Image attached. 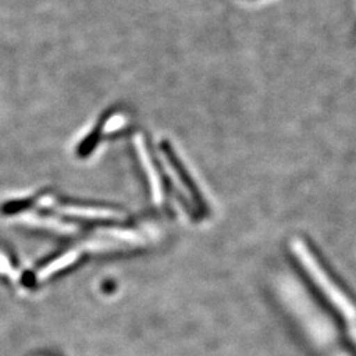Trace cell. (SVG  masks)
Wrapping results in <instances>:
<instances>
[{
  "label": "cell",
  "mask_w": 356,
  "mask_h": 356,
  "mask_svg": "<svg viewBox=\"0 0 356 356\" xmlns=\"http://www.w3.org/2000/svg\"><path fill=\"white\" fill-rule=\"evenodd\" d=\"M281 294L291 306L297 319H300L306 334L316 344L322 356H351L344 347L342 338L327 314L314 302L304 286L292 277L281 281Z\"/></svg>",
  "instance_id": "6da1fadb"
},
{
  "label": "cell",
  "mask_w": 356,
  "mask_h": 356,
  "mask_svg": "<svg viewBox=\"0 0 356 356\" xmlns=\"http://www.w3.org/2000/svg\"><path fill=\"white\" fill-rule=\"evenodd\" d=\"M291 248L301 267L304 268L306 275L342 317L347 330L356 344V305L353 300L331 277L327 269L323 267L321 260L304 241L294 239L291 243Z\"/></svg>",
  "instance_id": "7a4b0ae2"
},
{
  "label": "cell",
  "mask_w": 356,
  "mask_h": 356,
  "mask_svg": "<svg viewBox=\"0 0 356 356\" xmlns=\"http://www.w3.org/2000/svg\"><path fill=\"white\" fill-rule=\"evenodd\" d=\"M134 145H135V149H136V153H138V157L140 159L141 164H143V168L145 170V175L148 177V181L151 184L153 201H154V204H161L163 200H164L161 179H160V176H159L156 168L153 165L152 159H151V156L148 153L144 138L141 135H136L134 138Z\"/></svg>",
  "instance_id": "3957f363"
},
{
  "label": "cell",
  "mask_w": 356,
  "mask_h": 356,
  "mask_svg": "<svg viewBox=\"0 0 356 356\" xmlns=\"http://www.w3.org/2000/svg\"><path fill=\"white\" fill-rule=\"evenodd\" d=\"M57 210L67 216L95 219V220H111L120 219L122 216L114 210L108 209H94V207H78V206H58Z\"/></svg>",
  "instance_id": "277c9868"
},
{
  "label": "cell",
  "mask_w": 356,
  "mask_h": 356,
  "mask_svg": "<svg viewBox=\"0 0 356 356\" xmlns=\"http://www.w3.org/2000/svg\"><path fill=\"white\" fill-rule=\"evenodd\" d=\"M79 257V251L78 250H72V251H67L66 254H61L60 257H57L56 260L51 261L48 266L42 268L40 272H38V279L44 280L47 277H49L51 275L60 272L61 269L67 268L69 266H72L73 263H76Z\"/></svg>",
  "instance_id": "5b68a950"
},
{
  "label": "cell",
  "mask_w": 356,
  "mask_h": 356,
  "mask_svg": "<svg viewBox=\"0 0 356 356\" xmlns=\"http://www.w3.org/2000/svg\"><path fill=\"white\" fill-rule=\"evenodd\" d=\"M31 220L33 223H38L40 226H44L47 229H53L56 232H60V234H66V235H70V234H76L78 232V227L76 225H72V223H67V222H63L60 219H56V218H45V216H31Z\"/></svg>",
  "instance_id": "8992f818"
},
{
  "label": "cell",
  "mask_w": 356,
  "mask_h": 356,
  "mask_svg": "<svg viewBox=\"0 0 356 356\" xmlns=\"http://www.w3.org/2000/svg\"><path fill=\"white\" fill-rule=\"evenodd\" d=\"M101 234L104 236H110V238H114L118 241L132 243V244H141L149 239V235H145L140 231H134V229H106Z\"/></svg>",
  "instance_id": "52a82bcc"
},
{
  "label": "cell",
  "mask_w": 356,
  "mask_h": 356,
  "mask_svg": "<svg viewBox=\"0 0 356 356\" xmlns=\"http://www.w3.org/2000/svg\"><path fill=\"white\" fill-rule=\"evenodd\" d=\"M118 247L120 248V244H116V243L107 241V239H94V241H89V242L82 244L83 250L91 251V252L114 250V248H118Z\"/></svg>",
  "instance_id": "ba28073f"
},
{
  "label": "cell",
  "mask_w": 356,
  "mask_h": 356,
  "mask_svg": "<svg viewBox=\"0 0 356 356\" xmlns=\"http://www.w3.org/2000/svg\"><path fill=\"white\" fill-rule=\"evenodd\" d=\"M124 124H126V118L123 115H114L103 126V132L104 134H111V132L120 129Z\"/></svg>",
  "instance_id": "9c48e42d"
}]
</instances>
